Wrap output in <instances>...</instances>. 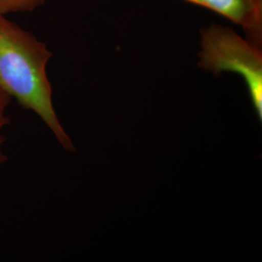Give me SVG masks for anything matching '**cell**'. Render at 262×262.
Here are the masks:
<instances>
[{"label": "cell", "mask_w": 262, "mask_h": 262, "mask_svg": "<svg viewBox=\"0 0 262 262\" xmlns=\"http://www.w3.org/2000/svg\"><path fill=\"white\" fill-rule=\"evenodd\" d=\"M53 54L45 43L0 14V88L46 123L59 144L75 148L57 119L47 64Z\"/></svg>", "instance_id": "cell-1"}, {"label": "cell", "mask_w": 262, "mask_h": 262, "mask_svg": "<svg viewBox=\"0 0 262 262\" xmlns=\"http://www.w3.org/2000/svg\"><path fill=\"white\" fill-rule=\"evenodd\" d=\"M198 67L215 77L223 72L239 74L248 86L251 101L262 121V52L229 27L211 24L200 30Z\"/></svg>", "instance_id": "cell-2"}, {"label": "cell", "mask_w": 262, "mask_h": 262, "mask_svg": "<svg viewBox=\"0 0 262 262\" xmlns=\"http://www.w3.org/2000/svg\"><path fill=\"white\" fill-rule=\"evenodd\" d=\"M243 28L247 39L262 47V0H186Z\"/></svg>", "instance_id": "cell-3"}, {"label": "cell", "mask_w": 262, "mask_h": 262, "mask_svg": "<svg viewBox=\"0 0 262 262\" xmlns=\"http://www.w3.org/2000/svg\"><path fill=\"white\" fill-rule=\"evenodd\" d=\"M9 95L0 88V168L7 161V156L4 150L5 135L4 130L9 124L10 117L8 115V106L11 102Z\"/></svg>", "instance_id": "cell-4"}, {"label": "cell", "mask_w": 262, "mask_h": 262, "mask_svg": "<svg viewBox=\"0 0 262 262\" xmlns=\"http://www.w3.org/2000/svg\"><path fill=\"white\" fill-rule=\"evenodd\" d=\"M48 0H0V14L28 12L43 5Z\"/></svg>", "instance_id": "cell-5"}]
</instances>
